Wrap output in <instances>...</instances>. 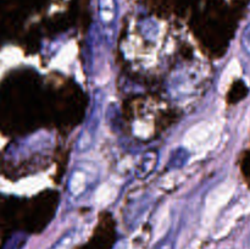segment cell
<instances>
[{
    "label": "cell",
    "mask_w": 250,
    "mask_h": 249,
    "mask_svg": "<svg viewBox=\"0 0 250 249\" xmlns=\"http://www.w3.org/2000/svg\"><path fill=\"white\" fill-rule=\"evenodd\" d=\"M100 14L105 22L111 21L114 17V0H100Z\"/></svg>",
    "instance_id": "7a4b0ae2"
},
{
    "label": "cell",
    "mask_w": 250,
    "mask_h": 249,
    "mask_svg": "<svg viewBox=\"0 0 250 249\" xmlns=\"http://www.w3.org/2000/svg\"><path fill=\"white\" fill-rule=\"evenodd\" d=\"M177 244V233L173 228H171L160 241L156 243L154 249H176Z\"/></svg>",
    "instance_id": "6da1fadb"
}]
</instances>
